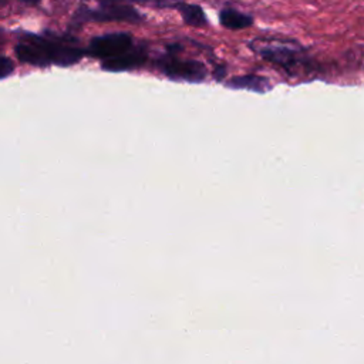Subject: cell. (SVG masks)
<instances>
[{"instance_id": "6da1fadb", "label": "cell", "mask_w": 364, "mask_h": 364, "mask_svg": "<svg viewBox=\"0 0 364 364\" xmlns=\"http://www.w3.org/2000/svg\"><path fill=\"white\" fill-rule=\"evenodd\" d=\"M16 55L20 61L37 67L73 65L81 60L84 50L70 38L27 34L16 46Z\"/></svg>"}, {"instance_id": "7a4b0ae2", "label": "cell", "mask_w": 364, "mask_h": 364, "mask_svg": "<svg viewBox=\"0 0 364 364\" xmlns=\"http://www.w3.org/2000/svg\"><path fill=\"white\" fill-rule=\"evenodd\" d=\"M249 47L262 58L277 64L287 71H291V68L300 64L304 51L294 41L276 38H256L249 43Z\"/></svg>"}, {"instance_id": "3957f363", "label": "cell", "mask_w": 364, "mask_h": 364, "mask_svg": "<svg viewBox=\"0 0 364 364\" xmlns=\"http://www.w3.org/2000/svg\"><path fill=\"white\" fill-rule=\"evenodd\" d=\"M161 71L173 81L200 82L206 77V67L198 60H182L168 54L159 61Z\"/></svg>"}, {"instance_id": "277c9868", "label": "cell", "mask_w": 364, "mask_h": 364, "mask_svg": "<svg viewBox=\"0 0 364 364\" xmlns=\"http://www.w3.org/2000/svg\"><path fill=\"white\" fill-rule=\"evenodd\" d=\"M134 47L132 37L128 33H108L94 37L87 48V53L95 58L108 60L117 57Z\"/></svg>"}, {"instance_id": "5b68a950", "label": "cell", "mask_w": 364, "mask_h": 364, "mask_svg": "<svg viewBox=\"0 0 364 364\" xmlns=\"http://www.w3.org/2000/svg\"><path fill=\"white\" fill-rule=\"evenodd\" d=\"M81 18L85 20H95V21H112V20H121V21H131L136 23L142 18V16L129 6H122L118 3L111 4H102L97 10H88L80 14Z\"/></svg>"}, {"instance_id": "8992f818", "label": "cell", "mask_w": 364, "mask_h": 364, "mask_svg": "<svg viewBox=\"0 0 364 364\" xmlns=\"http://www.w3.org/2000/svg\"><path fill=\"white\" fill-rule=\"evenodd\" d=\"M146 60V53L144 48H134L131 47L128 51L117 55V57H112V58H108V60H104L101 67L102 70L105 71H125V70H132V68H136L139 65H142Z\"/></svg>"}, {"instance_id": "52a82bcc", "label": "cell", "mask_w": 364, "mask_h": 364, "mask_svg": "<svg viewBox=\"0 0 364 364\" xmlns=\"http://www.w3.org/2000/svg\"><path fill=\"white\" fill-rule=\"evenodd\" d=\"M230 88H240V90H250L256 92H266L272 88L270 82L259 75H242V77H233L226 82Z\"/></svg>"}, {"instance_id": "ba28073f", "label": "cell", "mask_w": 364, "mask_h": 364, "mask_svg": "<svg viewBox=\"0 0 364 364\" xmlns=\"http://www.w3.org/2000/svg\"><path fill=\"white\" fill-rule=\"evenodd\" d=\"M219 21L223 27L230 28V30H242L249 26H252L253 18L249 14L240 13L233 9H223L219 13Z\"/></svg>"}, {"instance_id": "9c48e42d", "label": "cell", "mask_w": 364, "mask_h": 364, "mask_svg": "<svg viewBox=\"0 0 364 364\" xmlns=\"http://www.w3.org/2000/svg\"><path fill=\"white\" fill-rule=\"evenodd\" d=\"M175 7L181 13L182 18L186 24L193 26V27H203V26L208 24L206 16H205L200 6H198V4H185V3L181 1Z\"/></svg>"}, {"instance_id": "30bf717a", "label": "cell", "mask_w": 364, "mask_h": 364, "mask_svg": "<svg viewBox=\"0 0 364 364\" xmlns=\"http://www.w3.org/2000/svg\"><path fill=\"white\" fill-rule=\"evenodd\" d=\"M14 70V64L10 58L7 57H0V78H4L10 75Z\"/></svg>"}, {"instance_id": "8fae6325", "label": "cell", "mask_w": 364, "mask_h": 364, "mask_svg": "<svg viewBox=\"0 0 364 364\" xmlns=\"http://www.w3.org/2000/svg\"><path fill=\"white\" fill-rule=\"evenodd\" d=\"M135 1L148 3V4H152L155 7H175L182 0H135Z\"/></svg>"}, {"instance_id": "7c38bea8", "label": "cell", "mask_w": 364, "mask_h": 364, "mask_svg": "<svg viewBox=\"0 0 364 364\" xmlns=\"http://www.w3.org/2000/svg\"><path fill=\"white\" fill-rule=\"evenodd\" d=\"M98 1H101L102 4H111V3H119L122 0H98Z\"/></svg>"}, {"instance_id": "4fadbf2b", "label": "cell", "mask_w": 364, "mask_h": 364, "mask_svg": "<svg viewBox=\"0 0 364 364\" xmlns=\"http://www.w3.org/2000/svg\"><path fill=\"white\" fill-rule=\"evenodd\" d=\"M24 3H27V4H37V3H40L41 0H23Z\"/></svg>"}, {"instance_id": "5bb4252c", "label": "cell", "mask_w": 364, "mask_h": 364, "mask_svg": "<svg viewBox=\"0 0 364 364\" xmlns=\"http://www.w3.org/2000/svg\"><path fill=\"white\" fill-rule=\"evenodd\" d=\"M3 41H4V36H3V31L0 30V47H1V44H3Z\"/></svg>"}]
</instances>
